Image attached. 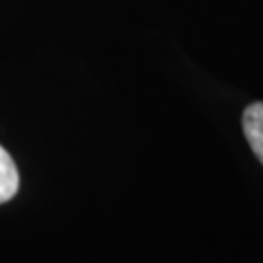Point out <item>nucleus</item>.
I'll use <instances>...</instances> for the list:
<instances>
[{"label": "nucleus", "instance_id": "obj_1", "mask_svg": "<svg viewBox=\"0 0 263 263\" xmlns=\"http://www.w3.org/2000/svg\"><path fill=\"white\" fill-rule=\"evenodd\" d=\"M243 134L248 138L252 152L263 164V101L252 103L243 112Z\"/></svg>", "mask_w": 263, "mask_h": 263}, {"label": "nucleus", "instance_id": "obj_2", "mask_svg": "<svg viewBox=\"0 0 263 263\" xmlns=\"http://www.w3.org/2000/svg\"><path fill=\"white\" fill-rule=\"evenodd\" d=\"M18 186H20L18 167H15L9 152L0 145V204L9 202L18 193Z\"/></svg>", "mask_w": 263, "mask_h": 263}]
</instances>
